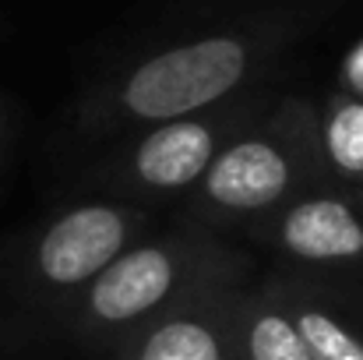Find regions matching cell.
I'll return each mask as SVG.
<instances>
[{
    "label": "cell",
    "instance_id": "cell-10",
    "mask_svg": "<svg viewBox=\"0 0 363 360\" xmlns=\"http://www.w3.org/2000/svg\"><path fill=\"white\" fill-rule=\"evenodd\" d=\"M321 159L332 180L363 184V99L335 96L321 110Z\"/></svg>",
    "mask_w": 363,
    "mask_h": 360
},
{
    "label": "cell",
    "instance_id": "cell-4",
    "mask_svg": "<svg viewBox=\"0 0 363 360\" xmlns=\"http://www.w3.org/2000/svg\"><path fill=\"white\" fill-rule=\"evenodd\" d=\"M155 230L152 212L123 198H85L53 212L11 254V286L53 322L130 244Z\"/></svg>",
    "mask_w": 363,
    "mask_h": 360
},
{
    "label": "cell",
    "instance_id": "cell-5",
    "mask_svg": "<svg viewBox=\"0 0 363 360\" xmlns=\"http://www.w3.org/2000/svg\"><path fill=\"white\" fill-rule=\"evenodd\" d=\"M272 96L261 89L230 107L198 117L155 124L117 138V148L96 170V180L123 202H184L212 170L219 152L268 110Z\"/></svg>",
    "mask_w": 363,
    "mask_h": 360
},
{
    "label": "cell",
    "instance_id": "cell-1",
    "mask_svg": "<svg viewBox=\"0 0 363 360\" xmlns=\"http://www.w3.org/2000/svg\"><path fill=\"white\" fill-rule=\"evenodd\" d=\"M282 43L286 28L257 18L159 46L106 75L78 107V127L92 138H123L230 107L261 92Z\"/></svg>",
    "mask_w": 363,
    "mask_h": 360
},
{
    "label": "cell",
    "instance_id": "cell-7",
    "mask_svg": "<svg viewBox=\"0 0 363 360\" xmlns=\"http://www.w3.org/2000/svg\"><path fill=\"white\" fill-rule=\"evenodd\" d=\"M268 283L293 315L314 360H363V290L318 272H272Z\"/></svg>",
    "mask_w": 363,
    "mask_h": 360
},
{
    "label": "cell",
    "instance_id": "cell-6",
    "mask_svg": "<svg viewBox=\"0 0 363 360\" xmlns=\"http://www.w3.org/2000/svg\"><path fill=\"white\" fill-rule=\"evenodd\" d=\"M250 237L300 272L363 276V191L328 177L282 205Z\"/></svg>",
    "mask_w": 363,
    "mask_h": 360
},
{
    "label": "cell",
    "instance_id": "cell-9",
    "mask_svg": "<svg viewBox=\"0 0 363 360\" xmlns=\"http://www.w3.org/2000/svg\"><path fill=\"white\" fill-rule=\"evenodd\" d=\"M233 354L237 360H314L268 276L247 279L237 290Z\"/></svg>",
    "mask_w": 363,
    "mask_h": 360
},
{
    "label": "cell",
    "instance_id": "cell-11",
    "mask_svg": "<svg viewBox=\"0 0 363 360\" xmlns=\"http://www.w3.org/2000/svg\"><path fill=\"white\" fill-rule=\"evenodd\" d=\"M342 85H346V96H360L363 99V39L342 60Z\"/></svg>",
    "mask_w": 363,
    "mask_h": 360
},
{
    "label": "cell",
    "instance_id": "cell-8",
    "mask_svg": "<svg viewBox=\"0 0 363 360\" xmlns=\"http://www.w3.org/2000/svg\"><path fill=\"white\" fill-rule=\"evenodd\" d=\"M240 286L243 283H233L198 293L130 339L113 360H237L233 304Z\"/></svg>",
    "mask_w": 363,
    "mask_h": 360
},
{
    "label": "cell",
    "instance_id": "cell-12",
    "mask_svg": "<svg viewBox=\"0 0 363 360\" xmlns=\"http://www.w3.org/2000/svg\"><path fill=\"white\" fill-rule=\"evenodd\" d=\"M4 145H7V114L0 107V156H4Z\"/></svg>",
    "mask_w": 363,
    "mask_h": 360
},
{
    "label": "cell",
    "instance_id": "cell-3",
    "mask_svg": "<svg viewBox=\"0 0 363 360\" xmlns=\"http://www.w3.org/2000/svg\"><path fill=\"white\" fill-rule=\"evenodd\" d=\"M328 180L321 159V110L307 99H272L180 202L184 223L212 234H254L307 187Z\"/></svg>",
    "mask_w": 363,
    "mask_h": 360
},
{
    "label": "cell",
    "instance_id": "cell-2",
    "mask_svg": "<svg viewBox=\"0 0 363 360\" xmlns=\"http://www.w3.org/2000/svg\"><path fill=\"white\" fill-rule=\"evenodd\" d=\"M250 254L230 237L180 223L152 230L82 290L57 318L60 332L82 350L117 357L130 339L180 304L216 286L247 283Z\"/></svg>",
    "mask_w": 363,
    "mask_h": 360
}]
</instances>
